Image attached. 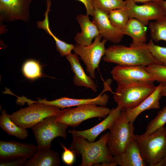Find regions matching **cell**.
Here are the masks:
<instances>
[{
	"label": "cell",
	"mask_w": 166,
	"mask_h": 166,
	"mask_svg": "<svg viewBox=\"0 0 166 166\" xmlns=\"http://www.w3.org/2000/svg\"><path fill=\"white\" fill-rule=\"evenodd\" d=\"M109 132L102 134L96 142H89L84 137L72 135L70 149L75 153L80 155V166H95L104 162H115L113 156L107 145Z\"/></svg>",
	"instance_id": "obj_1"
},
{
	"label": "cell",
	"mask_w": 166,
	"mask_h": 166,
	"mask_svg": "<svg viewBox=\"0 0 166 166\" xmlns=\"http://www.w3.org/2000/svg\"><path fill=\"white\" fill-rule=\"evenodd\" d=\"M149 28L152 40L157 42L161 40L166 42V15L151 22Z\"/></svg>",
	"instance_id": "obj_24"
},
{
	"label": "cell",
	"mask_w": 166,
	"mask_h": 166,
	"mask_svg": "<svg viewBox=\"0 0 166 166\" xmlns=\"http://www.w3.org/2000/svg\"><path fill=\"white\" fill-rule=\"evenodd\" d=\"M92 22L97 27L100 34L107 41L117 44L122 39L124 35L122 31L111 24L106 13L95 9Z\"/></svg>",
	"instance_id": "obj_16"
},
{
	"label": "cell",
	"mask_w": 166,
	"mask_h": 166,
	"mask_svg": "<svg viewBox=\"0 0 166 166\" xmlns=\"http://www.w3.org/2000/svg\"><path fill=\"white\" fill-rule=\"evenodd\" d=\"M117 165L115 162H104L96 164L95 166H116Z\"/></svg>",
	"instance_id": "obj_34"
},
{
	"label": "cell",
	"mask_w": 166,
	"mask_h": 166,
	"mask_svg": "<svg viewBox=\"0 0 166 166\" xmlns=\"http://www.w3.org/2000/svg\"><path fill=\"white\" fill-rule=\"evenodd\" d=\"M145 67L117 65L113 68L111 74L117 84L153 83L155 79Z\"/></svg>",
	"instance_id": "obj_10"
},
{
	"label": "cell",
	"mask_w": 166,
	"mask_h": 166,
	"mask_svg": "<svg viewBox=\"0 0 166 166\" xmlns=\"http://www.w3.org/2000/svg\"><path fill=\"white\" fill-rule=\"evenodd\" d=\"M159 3L166 14V1H163Z\"/></svg>",
	"instance_id": "obj_37"
},
{
	"label": "cell",
	"mask_w": 166,
	"mask_h": 166,
	"mask_svg": "<svg viewBox=\"0 0 166 166\" xmlns=\"http://www.w3.org/2000/svg\"><path fill=\"white\" fill-rule=\"evenodd\" d=\"M108 83V82L104 83V88L102 91L97 96L94 98L74 99L64 97L50 101H48L45 98L43 99L39 98L38 102L54 106L61 109L89 104L105 106L108 102L109 96L106 93H103L110 89V84H109Z\"/></svg>",
	"instance_id": "obj_14"
},
{
	"label": "cell",
	"mask_w": 166,
	"mask_h": 166,
	"mask_svg": "<svg viewBox=\"0 0 166 166\" xmlns=\"http://www.w3.org/2000/svg\"></svg>",
	"instance_id": "obj_38"
},
{
	"label": "cell",
	"mask_w": 166,
	"mask_h": 166,
	"mask_svg": "<svg viewBox=\"0 0 166 166\" xmlns=\"http://www.w3.org/2000/svg\"><path fill=\"white\" fill-rule=\"evenodd\" d=\"M166 123V106L159 111L157 116L148 124L145 135L152 133L160 128L164 126Z\"/></svg>",
	"instance_id": "obj_28"
},
{
	"label": "cell",
	"mask_w": 166,
	"mask_h": 166,
	"mask_svg": "<svg viewBox=\"0 0 166 166\" xmlns=\"http://www.w3.org/2000/svg\"><path fill=\"white\" fill-rule=\"evenodd\" d=\"M135 3L140 2L141 3H145L150 2H160L164 0H132Z\"/></svg>",
	"instance_id": "obj_35"
},
{
	"label": "cell",
	"mask_w": 166,
	"mask_h": 166,
	"mask_svg": "<svg viewBox=\"0 0 166 166\" xmlns=\"http://www.w3.org/2000/svg\"><path fill=\"white\" fill-rule=\"evenodd\" d=\"M113 157L117 164L121 166H146L147 165L135 137L129 143L123 152Z\"/></svg>",
	"instance_id": "obj_19"
},
{
	"label": "cell",
	"mask_w": 166,
	"mask_h": 166,
	"mask_svg": "<svg viewBox=\"0 0 166 166\" xmlns=\"http://www.w3.org/2000/svg\"><path fill=\"white\" fill-rule=\"evenodd\" d=\"M38 149L37 146L14 140L0 141V162L23 158L32 157Z\"/></svg>",
	"instance_id": "obj_12"
},
{
	"label": "cell",
	"mask_w": 166,
	"mask_h": 166,
	"mask_svg": "<svg viewBox=\"0 0 166 166\" xmlns=\"http://www.w3.org/2000/svg\"><path fill=\"white\" fill-rule=\"evenodd\" d=\"M108 16L111 24L122 31L129 19L125 7L113 10Z\"/></svg>",
	"instance_id": "obj_25"
},
{
	"label": "cell",
	"mask_w": 166,
	"mask_h": 166,
	"mask_svg": "<svg viewBox=\"0 0 166 166\" xmlns=\"http://www.w3.org/2000/svg\"><path fill=\"white\" fill-rule=\"evenodd\" d=\"M149 49L160 63L166 66V47L155 45L152 39L147 44Z\"/></svg>",
	"instance_id": "obj_30"
},
{
	"label": "cell",
	"mask_w": 166,
	"mask_h": 166,
	"mask_svg": "<svg viewBox=\"0 0 166 166\" xmlns=\"http://www.w3.org/2000/svg\"><path fill=\"white\" fill-rule=\"evenodd\" d=\"M29 159L23 158L11 160L0 162V166H22L24 163Z\"/></svg>",
	"instance_id": "obj_32"
},
{
	"label": "cell",
	"mask_w": 166,
	"mask_h": 166,
	"mask_svg": "<svg viewBox=\"0 0 166 166\" xmlns=\"http://www.w3.org/2000/svg\"><path fill=\"white\" fill-rule=\"evenodd\" d=\"M110 111V109L105 106L95 104L83 105L60 110L56 116V121L58 122L75 127L89 119L105 118Z\"/></svg>",
	"instance_id": "obj_6"
},
{
	"label": "cell",
	"mask_w": 166,
	"mask_h": 166,
	"mask_svg": "<svg viewBox=\"0 0 166 166\" xmlns=\"http://www.w3.org/2000/svg\"><path fill=\"white\" fill-rule=\"evenodd\" d=\"M145 26L136 19H129L122 32L124 35H127L132 38V42L130 46L139 47L146 44L147 29Z\"/></svg>",
	"instance_id": "obj_22"
},
{
	"label": "cell",
	"mask_w": 166,
	"mask_h": 166,
	"mask_svg": "<svg viewBox=\"0 0 166 166\" xmlns=\"http://www.w3.org/2000/svg\"><path fill=\"white\" fill-rule=\"evenodd\" d=\"M56 116L47 117L31 128L37 143L38 148L51 147L52 141L57 137L66 139V130L69 126L57 122Z\"/></svg>",
	"instance_id": "obj_8"
},
{
	"label": "cell",
	"mask_w": 166,
	"mask_h": 166,
	"mask_svg": "<svg viewBox=\"0 0 166 166\" xmlns=\"http://www.w3.org/2000/svg\"><path fill=\"white\" fill-rule=\"evenodd\" d=\"M122 110L121 107L117 105L116 108L111 109L109 114L104 120L94 127L83 130H69L68 132L72 135L82 136L89 142H94L100 134L112 128L120 117Z\"/></svg>",
	"instance_id": "obj_15"
},
{
	"label": "cell",
	"mask_w": 166,
	"mask_h": 166,
	"mask_svg": "<svg viewBox=\"0 0 166 166\" xmlns=\"http://www.w3.org/2000/svg\"><path fill=\"white\" fill-rule=\"evenodd\" d=\"M135 137L147 164L166 166V127L148 135L135 134Z\"/></svg>",
	"instance_id": "obj_4"
},
{
	"label": "cell",
	"mask_w": 166,
	"mask_h": 166,
	"mask_svg": "<svg viewBox=\"0 0 166 166\" xmlns=\"http://www.w3.org/2000/svg\"><path fill=\"white\" fill-rule=\"evenodd\" d=\"M64 149L62 156L63 162L66 165L70 166L74 163L75 160V153L70 149L67 148L66 146L60 143Z\"/></svg>",
	"instance_id": "obj_31"
},
{
	"label": "cell",
	"mask_w": 166,
	"mask_h": 166,
	"mask_svg": "<svg viewBox=\"0 0 166 166\" xmlns=\"http://www.w3.org/2000/svg\"><path fill=\"white\" fill-rule=\"evenodd\" d=\"M82 2L85 5L86 11V15L93 17L95 9L94 8L93 0H77Z\"/></svg>",
	"instance_id": "obj_33"
},
{
	"label": "cell",
	"mask_w": 166,
	"mask_h": 166,
	"mask_svg": "<svg viewBox=\"0 0 166 166\" xmlns=\"http://www.w3.org/2000/svg\"><path fill=\"white\" fill-rule=\"evenodd\" d=\"M0 116V127L3 131L9 135H11L21 140H24L28 136L26 129L21 128L17 125L10 118L9 114L3 109Z\"/></svg>",
	"instance_id": "obj_23"
},
{
	"label": "cell",
	"mask_w": 166,
	"mask_h": 166,
	"mask_svg": "<svg viewBox=\"0 0 166 166\" xmlns=\"http://www.w3.org/2000/svg\"><path fill=\"white\" fill-rule=\"evenodd\" d=\"M160 94L161 97H166V84L163 83V85Z\"/></svg>",
	"instance_id": "obj_36"
},
{
	"label": "cell",
	"mask_w": 166,
	"mask_h": 166,
	"mask_svg": "<svg viewBox=\"0 0 166 166\" xmlns=\"http://www.w3.org/2000/svg\"><path fill=\"white\" fill-rule=\"evenodd\" d=\"M163 83H160L154 92L136 107L131 109H123L127 120L133 123L138 115L143 112L152 109H159L160 100L161 97V91Z\"/></svg>",
	"instance_id": "obj_18"
},
{
	"label": "cell",
	"mask_w": 166,
	"mask_h": 166,
	"mask_svg": "<svg viewBox=\"0 0 166 166\" xmlns=\"http://www.w3.org/2000/svg\"><path fill=\"white\" fill-rule=\"evenodd\" d=\"M100 34L95 38L93 43L87 46L75 45L73 50L80 57L85 65L86 71L93 79L96 78L95 71L98 68L101 58L105 54V45L107 41Z\"/></svg>",
	"instance_id": "obj_9"
},
{
	"label": "cell",
	"mask_w": 166,
	"mask_h": 166,
	"mask_svg": "<svg viewBox=\"0 0 166 166\" xmlns=\"http://www.w3.org/2000/svg\"><path fill=\"white\" fill-rule=\"evenodd\" d=\"M15 96L18 97V104L26 102L29 105L9 115L10 119L21 128H31L46 117L57 115L60 111L59 108L54 106L37 102L23 96Z\"/></svg>",
	"instance_id": "obj_3"
},
{
	"label": "cell",
	"mask_w": 166,
	"mask_h": 166,
	"mask_svg": "<svg viewBox=\"0 0 166 166\" xmlns=\"http://www.w3.org/2000/svg\"><path fill=\"white\" fill-rule=\"evenodd\" d=\"M117 85L113 98L122 109L136 107L151 94L156 87L153 83Z\"/></svg>",
	"instance_id": "obj_5"
},
{
	"label": "cell",
	"mask_w": 166,
	"mask_h": 166,
	"mask_svg": "<svg viewBox=\"0 0 166 166\" xmlns=\"http://www.w3.org/2000/svg\"><path fill=\"white\" fill-rule=\"evenodd\" d=\"M153 77L155 81L166 84V66L160 63L152 64L145 67Z\"/></svg>",
	"instance_id": "obj_29"
},
{
	"label": "cell",
	"mask_w": 166,
	"mask_h": 166,
	"mask_svg": "<svg viewBox=\"0 0 166 166\" xmlns=\"http://www.w3.org/2000/svg\"><path fill=\"white\" fill-rule=\"evenodd\" d=\"M69 61L71 69L74 73L73 82L77 87H83L90 89L94 93L97 91V86L90 76L86 75L79 61L78 56L75 53H71L65 57Z\"/></svg>",
	"instance_id": "obj_17"
},
{
	"label": "cell",
	"mask_w": 166,
	"mask_h": 166,
	"mask_svg": "<svg viewBox=\"0 0 166 166\" xmlns=\"http://www.w3.org/2000/svg\"><path fill=\"white\" fill-rule=\"evenodd\" d=\"M76 20L80 26L81 32L76 34L74 38L75 42L77 44L82 46L91 44L93 39L100 34L97 27L86 14H79Z\"/></svg>",
	"instance_id": "obj_20"
},
{
	"label": "cell",
	"mask_w": 166,
	"mask_h": 166,
	"mask_svg": "<svg viewBox=\"0 0 166 166\" xmlns=\"http://www.w3.org/2000/svg\"><path fill=\"white\" fill-rule=\"evenodd\" d=\"M129 18L136 19L145 26L151 20H158L166 15L159 2H150L137 5L132 0H125Z\"/></svg>",
	"instance_id": "obj_11"
},
{
	"label": "cell",
	"mask_w": 166,
	"mask_h": 166,
	"mask_svg": "<svg viewBox=\"0 0 166 166\" xmlns=\"http://www.w3.org/2000/svg\"><path fill=\"white\" fill-rule=\"evenodd\" d=\"M94 9H97L107 14L111 11L125 8L126 2L123 0H93Z\"/></svg>",
	"instance_id": "obj_26"
},
{
	"label": "cell",
	"mask_w": 166,
	"mask_h": 166,
	"mask_svg": "<svg viewBox=\"0 0 166 166\" xmlns=\"http://www.w3.org/2000/svg\"><path fill=\"white\" fill-rule=\"evenodd\" d=\"M60 159L58 153L51 147L38 148L33 156L26 160L22 166H59Z\"/></svg>",
	"instance_id": "obj_21"
},
{
	"label": "cell",
	"mask_w": 166,
	"mask_h": 166,
	"mask_svg": "<svg viewBox=\"0 0 166 166\" xmlns=\"http://www.w3.org/2000/svg\"><path fill=\"white\" fill-rule=\"evenodd\" d=\"M22 70L27 78L33 80L42 76L41 67L39 63L33 60L26 61L23 64Z\"/></svg>",
	"instance_id": "obj_27"
},
{
	"label": "cell",
	"mask_w": 166,
	"mask_h": 166,
	"mask_svg": "<svg viewBox=\"0 0 166 166\" xmlns=\"http://www.w3.org/2000/svg\"><path fill=\"white\" fill-rule=\"evenodd\" d=\"M134 130L133 123L127 120L122 110L120 117L109 130L107 140L108 147L113 156L123 152L129 143L135 138Z\"/></svg>",
	"instance_id": "obj_7"
},
{
	"label": "cell",
	"mask_w": 166,
	"mask_h": 166,
	"mask_svg": "<svg viewBox=\"0 0 166 166\" xmlns=\"http://www.w3.org/2000/svg\"><path fill=\"white\" fill-rule=\"evenodd\" d=\"M103 60L117 65L147 66L160 63L149 49L147 44L139 47L122 45L110 46L106 49Z\"/></svg>",
	"instance_id": "obj_2"
},
{
	"label": "cell",
	"mask_w": 166,
	"mask_h": 166,
	"mask_svg": "<svg viewBox=\"0 0 166 166\" xmlns=\"http://www.w3.org/2000/svg\"><path fill=\"white\" fill-rule=\"evenodd\" d=\"M32 0H0L1 19L6 21H27Z\"/></svg>",
	"instance_id": "obj_13"
}]
</instances>
